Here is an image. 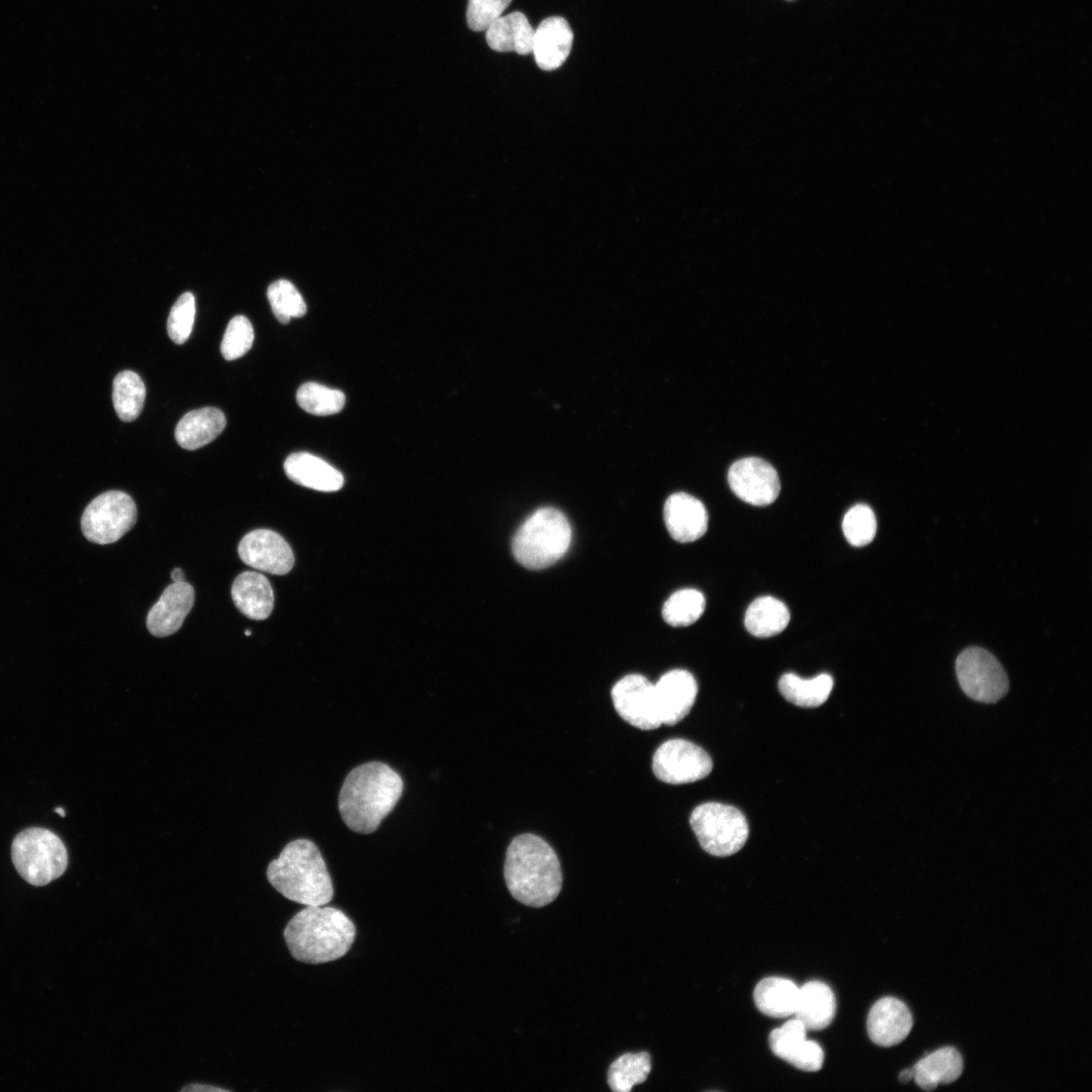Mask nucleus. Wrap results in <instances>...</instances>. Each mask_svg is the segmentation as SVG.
<instances>
[{"label":"nucleus","instance_id":"obj_36","mask_svg":"<svg viewBox=\"0 0 1092 1092\" xmlns=\"http://www.w3.org/2000/svg\"><path fill=\"white\" fill-rule=\"evenodd\" d=\"M195 311V298L191 292H184L173 304L168 316L167 331L175 344L181 345L188 340L192 332Z\"/></svg>","mask_w":1092,"mask_h":1092},{"label":"nucleus","instance_id":"obj_25","mask_svg":"<svg viewBox=\"0 0 1092 1092\" xmlns=\"http://www.w3.org/2000/svg\"><path fill=\"white\" fill-rule=\"evenodd\" d=\"M916 1084L934 1090L938 1084H950L963 1073V1058L953 1046L940 1048L920 1059L912 1068Z\"/></svg>","mask_w":1092,"mask_h":1092},{"label":"nucleus","instance_id":"obj_6","mask_svg":"<svg viewBox=\"0 0 1092 1092\" xmlns=\"http://www.w3.org/2000/svg\"><path fill=\"white\" fill-rule=\"evenodd\" d=\"M11 857L18 874L33 886H44L61 877L67 869L68 853L52 831L30 827L16 835Z\"/></svg>","mask_w":1092,"mask_h":1092},{"label":"nucleus","instance_id":"obj_11","mask_svg":"<svg viewBox=\"0 0 1092 1092\" xmlns=\"http://www.w3.org/2000/svg\"><path fill=\"white\" fill-rule=\"evenodd\" d=\"M611 697L617 713L632 726L652 730L662 724L654 685L645 676L632 673L622 677L613 687Z\"/></svg>","mask_w":1092,"mask_h":1092},{"label":"nucleus","instance_id":"obj_16","mask_svg":"<svg viewBox=\"0 0 1092 1092\" xmlns=\"http://www.w3.org/2000/svg\"><path fill=\"white\" fill-rule=\"evenodd\" d=\"M654 690L662 724L675 725L690 713L698 686L691 672L673 669L657 680Z\"/></svg>","mask_w":1092,"mask_h":1092},{"label":"nucleus","instance_id":"obj_12","mask_svg":"<svg viewBox=\"0 0 1092 1092\" xmlns=\"http://www.w3.org/2000/svg\"><path fill=\"white\" fill-rule=\"evenodd\" d=\"M728 482L740 499L757 507L774 503L781 490L776 469L757 457L735 461L729 468Z\"/></svg>","mask_w":1092,"mask_h":1092},{"label":"nucleus","instance_id":"obj_37","mask_svg":"<svg viewBox=\"0 0 1092 1092\" xmlns=\"http://www.w3.org/2000/svg\"><path fill=\"white\" fill-rule=\"evenodd\" d=\"M512 0H468L466 20L473 31H485L511 4Z\"/></svg>","mask_w":1092,"mask_h":1092},{"label":"nucleus","instance_id":"obj_33","mask_svg":"<svg viewBox=\"0 0 1092 1092\" xmlns=\"http://www.w3.org/2000/svg\"><path fill=\"white\" fill-rule=\"evenodd\" d=\"M267 296L274 315L282 324H287L291 318L300 317L306 312V304L301 294L288 280L280 279L271 283L267 289Z\"/></svg>","mask_w":1092,"mask_h":1092},{"label":"nucleus","instance_id":"obj_18","mask_svg":"<svg viewBox=\"0 0 1092 1092\" xmlns=\"http://www.w3.org/2000/svg\"><path fill=\"white\" fill-rule=\"evenodd\" d=\"M663 516L669 535L677 542L700 539L708 529V513L701 500L685 492H675L664 504Z\"/></svg>","mask_w":1092,"mask_h":1092},{"label":"nucleus","instance_id":"obj_1","mask_svg":"<svg viewBox=\"0 0 1092 1092\" xmlns=\"http://www.w3.org/2000/svg\"><path fill=\"white\" fill-rule=\"evenodd\" d=\"M403 783L399 775L380 761L363 763L346 777L339 795V811L353 831L371 833L399 800Z\"/></svg>","mask_w":1092,"mask_h":1092},{"label":"nucleus","instance_id":"obj_42","mask_svg":"<svg viewBox=\"0 0 1092 1092\" xmlns=\"http://www.w3.org/2000/svg\"><path fill=\"white\" fill-rule=\"evenodd\" d=\"M245 634H246L247 636H249V635H251V634H252V632H250V630H246Z\"/></svg>","mask_w":1092,"mask_h":1092},{"label":"nucleus","instance_id":"obj_4","mask_svg":"<svg viewBox=\"0 0 1092 1092\" xmlns=\"http://www.w3.org/2000/svg\"><path fill=\"white\" fill-rule=\"evenodd\" d=\"M270 884L288 900L305 906H324L334 895L331 876L315 844L296 839L267 868Z\"/></svg>","mask_w":1092,"mask_h":1092},{"label":"nucleus","instance_id":"obj_21","mask_svg":"<svg viewBox=\"0 0 1092 1092\" xmlns=\"http://www.w3.org/2000/svg\"><path fill=\"white\" fill-rule=\"evenodd\" d=\"M232 598L238 610L252 620L268 618L274 606V594L269 580L255 571L242 572L235 578Z\"/></svg>","mask_w":1092,"mask_h":1092},{"label":"nucleus","instance_id":"obj_30","mask_svg":"<svg viewBox=\"0 0 1092 1092\" xmlns=\"http://www.w3.org/2000/svg\"><path fill=\"white\" fill-rule=\"evenodd\" d=\"M650 1071L651 1058L647 1052L626 1053L610 1065L608 1085L615 1092H629L643 1083Z\"/></svg>","mask_w":1092,"mask_h":1092},{"label":"nucleus","instance_id":"obj_15","mask_svg":"<svg viewBox=\"0 0 1092 1092\" xmlns=\"http://www.w3.org/2000/svg\"><path fill=\"white\" fill-rule=\"evenodd\" d=\"M913 1026L907 1005L895 997L879 999L868 1014L867 1029L871 1040L881 1046H893L903 1041Z\"/></svg>","mask_w":1092,"mask_h":1092},{"label":"nucleus","instance_id":"obj_29","mask_svg":"<svg viewBox=\"0 0 1092 1092\" xmlns=\"http://www.w3.org/2000/svg\"><path fill=\"white\" fill-rule=\"evenodd\" d=\"M146 399V386L133 371L119 372L112 384V401L118 418L132 422L141 414Z\"/></svg>","mask_w":1092,"mask_h":1092},{"label":"nucleus","instance_id":"obj_31","mask_svg":"<svg viewBox=\"0 0 1092 1092\" xmlns=\"http://www.w3.org/2000/svg\"><path fill=\"white\" fill-rule=\"evenodd\" d=\"M705 605V598L701 592L694 588L679 589L664 603L662 617L673 627L688 626L702 616Z\"/></svg>","mask_w":1092,"mask_h":1092},{"label":"nucleus","instance_id":"obj_5","mask_svg":"<svg viewBox=\"0 0 1092 1092\" xmlns=\"http://www.w3.org/2000/svg\"><path fill=\"white\" fill-rule=\"evenodd\" d=\"M571 527L562 512L545 507L533 513L518 529L512 550L516 560L532 570L556 563L568 550Z\"/></svg>","mask_w":1092,"mask_h":1092},{"label":"nucleus","instance_id":"obj_8","mask_svg":"<svg viewBox=\"0 0 1092 1092\" xmlns=\"http://www.w3.org/2000/svg\"><path fill=\"white\" fill-rule=\"evenodd\" d=\"M136 514V506L127 493L106 491L86 507L81 518V529L93 543H113L134 526Z\"/></svg>","mask_w":1092,"mask_h":1092},{"label":"nucleus","instance_id":"obj_20","mask_svg":"<svg viewBox=\"0 0 1092 1092\" xmlns=\"http://www.w3.org/2000/svg\"><path fill=\"white\" fill-rule=\"evenodd\" d=\"M284 471L293 482L320 491H337L344 484L342 473L325 460L307 452L290 454Z\"/></svg>","mask_w":1092,"mask_h":1092},{"label":"nucleus","instance_id":"obj_40","mask_svg":"<svg viewBox=\"0 0 1092 1092\" xmlns=\"http://www.w3.org/2000/svg\"><path fill=\"white\" fill-rule=\"evenodd\" d=\"M171 579L173 582L185 581L184 573L180 568H174L171 572Z\"/></svg>","mask_w":1092,"mask_h":1092},{"label":"nucleus","instance_id":"obj_26","mask_svg":"<svg viewBox=\"0 0 1092 1092\" xmlns=\"http://www.w3.org/2000/svg\"><path fill=\"white\" fill-rule=\"evenodd\" d=\"M799 987L781 977L764 978L757 983L753 999L757 1009L770 1017L785 1018L795 1012Z\"/></svg>","mask_w":1092,"mask_h":1092},{"label":"nucleus","instance_id":"obj_27","mask_svg":"<svg viewBox=\"0 0 1092 1092\" xmlns=\"http://www.w3.org/2000/svg\"><path fill=\"white\" fill-rule=\"evenodd\" d=\"M790 622V612L780 600L765 596L754 600L747 608L744 624L747 631L755 637L775 636L786 629Z\"/></svg>","mask_w":1092,"mask_h":1092},{"label":"nucleus","instance_id":"obj_22","mask_svg":"<svg viewBox=\"0 0 1092 1092\" xmlns=\"http://www.w3.org/2000/svg\"><path fill=\"white\" fill-rule=\"evenodd\" d=\"M835 1010L834 994L825 983L810 981L799 988L794 1015L807 1030L827 1027L834 1018Z\"/></svg>","mask_w":1092,"mask_h":1092},{"label":"nucleus","instance_id":"obj_24","mask_svg":"<svg viewBox=\"0 0 1092 1092\" xmlns=\"http://www.w3.org/2000/svg\"><path fill=\"white\" fill-rule=\"evenodd\" d=\"M534 31L526 15L515 11L497 18L485 30V38L493 51L524 56L532 53Z\"/></svg>","mask_w":1092,"mask_h":1092},{"label":"nucleus","instance_id":"obj_3","mask_svg":"<svg viewBox=\"0 0 1092 1092\" xmlns=\"http://www.w3.org/2000/svg\"><path fill=\"white\" fill-rule=\"evenodd\" d=\"M283 935L295 960L315 965L344 957L354 942L356 928L340 909L306 906L289 920Z\"/></svg>","mask_w":1092,"mask_h":1092},{"label":"nucleus","instance_id":"obj_32","mask_svg":"<svg viewBox=\"0 0 1092 1092\" xmlns=\"http://www.w3.org/2000/svg\"><path fill=\"white\" fill-rule=\"evenodd\" d=\"M296 400L303 411L311 415L329 416L342 411L346 397L339 389L306 382L297 389Z\"/></svg>","mask_w":1092,"mask_h":1092},{"label":"nucleus","instance_id":"obj_7","mask_svg":"<svg viewBox=\"0 0 1092 1092\" xmlns=\"http://www.w3.org/2000/svg\"><path fill=\"white\" fill-rule=\"evenodd\" d=\"M690 824L701 847L715 856H728L739 851L749 833L747 820L740 810L716 802L696 807Z\"/></svg>","mask_w":1092,"mask_h":1092},{"label":"nucleus","instance_id":"obj_39","mask_svg":"<svg viewBox=\"0 0 1092 1092\" xmlns=\"http://www.w3.org/2000/svg\"><path fill=\"white\" fill-rule=\"evenodd\" d=\"M913 1078V1069H905L899 1075V1080L902 1083H907Z\"/></svg>","mask_w":1092,"mask_h":1092},{"label":"nucleus","instance_id":"obj_13","mask_svg":"<svg viewBox=\"0 0 1092 1092\" xmlns=\"http://www.w3.org/2000/svg\"><path fill=\"white\" fill-rule=\"evenodd\" d=\"M238 553L247 565L270 574H286L294 564L289 544L281 535L268 529L246 534L239 543Z\"/></svg>","mask_w":1092,"mask_h":1092},{"label":"nucleus","instance_id":"obj_34","mask_svg":"<svg viewBox=\"0 0 1092 1092\" xmlns=\"http://www.w3.org/2000/svg\"><path fill=\"white\" fill-rule=\"evenodd\" d=\"M877 521L873 510L863 504L850 508L843 517L842 531L847 542L855 547L864 546L876 535Z\"/></svg>","mask_w":1092,"mask_h":1092},{"label":"nucleus","instance_id":"obj_19","mask_svg":"<svg viewBox=\"0 0 1092 1092\" xmlns=\"http://www.w3.org/2000/svg\"><path fill=\"white\" fill-rule=\"evenodd\" d=\"M573 32L560 16L547 17L534 31L532 53L537 66L544 71L559 68L570 54Z\"/></svg>","mask_w":1092,"mask_h":1092},{"label":"nucleus","instance_id":"obj_41","mask_svg":"<svg viewBox=\"0 0 1092 1092\" xmlns=\"http://www.w3.org/2000/svg\"><path fill=\"white\" fill-rule=\"evenodd\" d=\"M55 812H56V813H58V814H60V815H61L62 817H64V816L66 815V811H65V809H63V808H61V807H58V808H56V809H55Z\"/></svg>","mask_w":1092,"mask_h":1092},{"label":"nucleus","instance_id":"obj_2","mask_svg":"<svg viewBox=\"0 0 1092 1092\" xmlns=\"http://www.w3.org/2000/svg\"><path fill=\"white\" fill-rule=\"evenodd\" d=\"M504 876L511 895L520 903L540 908L555 900L562 887L559 859L541 837L525 833L510 843Z\"/></svg>","mask_w":1092,"mask_h":1092},{"label":"nucleus","instance_id":"obj_9","mask_svg":"<svg viewBox=\"0 0 1092 1092\" xmlns=\"http://www.w3.org/2000/svg\"><path fill=\"white\" fill-rule=\"evenodd\" d=\"M956 672L963 692L982 703H995L1009 689L1008 677L1000 662L989 651L969 647L957 658Z\"/></svg>","mask_w":1092,"mask_h":1092},{"label":"nucleus","instance_id":"obj_35","mask_svg":"<svg viewBox=\"0 0 1092 1092\" xmlns=\"http://www.w3.org/2000/svg\"><path fill=\"white\" fill-rule=\"evenodd\" d=\"M254 342V329L245 315L234 316L223 334L220 352L225 360L232 361L244 356Z\"/></svg>","mask_w":1092,"mask_h":1092},{"label":"nucleus","instance_id":"obj_38","mask_svg":"<svg viewBox=\"0 0 1092 1092\" xmlns=\"http://www.w3.org/2000/svg\"><path fill=\"white\" fill-rule=\"evenodd\" d=\"M182 1091H228L217 1086H211L208 1084H189L181 1089Z\"/></svg>","mask_w":1092,"mask_h":1092},{"label":"nucleus","instance_id":"obj_14","mask_svg":"<svg viewBox=\"0 0 1092 1092\" xmlns=\"http://www.w3.org/2000/svg\"><path fill=\"white\" fill-rule=\"evenodd\" d=\"M806 1032L804 1024L793 1018L769 1033L768 1043L777 1057L795 1068L816 1072L823 1065L824 1053L816 1041L806 1038Z\"/></svg>","mask_w":1092,"mask_h":1092},{"label":"nucleus","instance_id":"obj_28","mask_svg":"<svg viewBox=\"0 0 1092 1092\" xmlns=\"http://www.w3.org/2000/svg\"><path fill=\"white\" fill-rule=\"evenodd\" d=\"M832 688L833 678L827 673L807 679L795 673H785L779 680L782 696L790 703L803 708L821 706L828 699Z\"/></svg>","mask_w":1092,"mask_h":1092},{"label":"nucleus","instance_id":"obj_10","mask_svg":"<svg viewBox=\"0 0 1092 1092\" xmlns=\"http://www.w3.org/2000/svg\"><path fill=\"white\" fill-rule=\"evenodd\" d=\"M712 768V759L702 747L680 738L663 742L652 759L655 777L671 785L697 782L706 778Z\"/></svg>","mask_w":1092,"mask_h":1092},{"label":"nucleus","instance_id":"obj_23","mask_svg":"<svg viewBox=\"0 0 1092 1092\" xmlns=\"http://www.w3.org/2000/svg\"><path fill=\"white\" fill-rule=\"evenodd\" d=\"M223 413L212 406L187 413L177 424L175 438L186 450H195L213 441L224 429Z\"/></svg>","mask_w":1092,"mask_h":1092},{"label":"nucleus","instance_id":"obj_17","mask_svg":"<svg viewBox=\"0 0 1092 1092\" xmlns=\"http://www.w3.org/2000/svg\"><path fill=\"white\" fill-rule=\"evenodd\" d=\"M194 604V589L186 581L168 585L147 617V627L156 637L177 632Z\"/></svg>","mask_w":1092,"mask_h":1092}]
</instances>
